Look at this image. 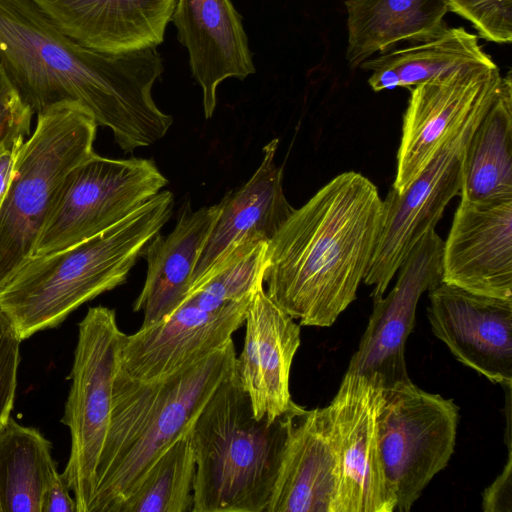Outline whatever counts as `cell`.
Here are the masks:
<instances>
[{"instance_id":"ac0fdd59","label":"cell","mask_w":512,"mask_h":512,"mask_svg":"<svg viewBox=\"0 0 512 512\" xmlns=\"http://www.w3.org/2000/svg\"><path fill=\"white\" fill-rule=\"evenodd\" d=\"M277 147L278 139L266 144L263 159L251 178L219 203V215L196 265L191 287L240 246L269 242L294 211L283 191L282 168L275 161Z\"/></svg>"},{"instance_id":"4dcf8cb0","label":"cell","mask_w":512,"mask_h":512,"mask_svg":"<svg viewBox=\"0 0 512 512\" xmlns=\"http://www.w3.org/2000/svg\"><path fill=\"white\" fill-rule=\"evenodd\" d=\"M40 512H77V504L70 496V489L58 472L45 489Z\"/></svg>"},{"instance_id":"8992f818","label":"cell","mask_w":512,"mask_h":512,"mask_svg":"<svg viewBox=\"0 0 512 512\" xmlns=\"http://www.w3.org/2000/svg\"><path fill=\"white\" fill-rule=\"evenodd\" d=\"M37 115L0 207V283L33 255L65 178L95 153L97 123L80 104L60 102Z\"/></svg>"},{"instance_id":"7402d4cb","label":"cell","mask_w":512,"mask_h":512,"mask_svg":"<svg viewBox=\"0 0 512 512\" xmlns=\"http://www.w3.org/2000/svg\"><path fill=\"white\" fill-rule=\"evenodd\" d=\"M346 59L358 67L396 43H421L447 27L446 0H347Z\"/></svg>"},{"instance_id":"9c48e42d","label":"cell","mask_w":512,"mask_h":512,"mask_svg":"<svg viewBox=\"0 0 512 512\" xmlns=\"http://www.w3.org/2000/svg\"><path fill=\"white\" fill-rule=\"evenodd\" d=\"M459 408L452 399L420 389L411 380L383 389L378 440L396 509L408 512L456 444Z\"/></svg>"},{"instance_id":"52a82bcc","label":"cell","mask_w":512,"mask_h":512,"mask_svg":"<svg viewBox=\"0 0 512 512\" xmlns=\"http://www.w3.org/2000/svg\"><path fill=\"white\" fill-rule=\"evenodd\" d=\"M125 336L116 312L104 306L90 307L78 325L72 382L61 420L71 436L68 462L61 475L74 494L77 512H89L95 494Z\"/></svg>"},{"instance_id":"7a4b0ae2","label":"cell","mask_w":512,"mask_h":512,"mask_svg":"<svg viewBox=\"0 0 512 512\" xmlns=\"http://www.w3.org/2000/svg\"><path fill=\"white\" fill-rule=\"evenodd\" d=\"M383 200L344 172L294 209L267 244V295L300 325L329 327L355 300L381 230Z\"/></svg>"},{"instance_id":"f546056e","label":"cell","mask_w":512,"mask_h":512,"mask_svg":"<svg viewBox=\"0 0 512 512\" xmlns=\"http://www.w3.org/2000/svg\"><path fill=\"white\" fill-rule=\"evenodd\" d=\"M508 456L503 471L488 486L482 499V509L485 512L512 511V452L511 441L507 442Z\"/></svg>"},{"instance_id":"3957f363","label":"cell","mask_w":512,"mask_h":512,"mask_svg":"<svg viewBox=\"0 0 512 512\" xmlns=\"http://www.w3.org/2000/svg\"><path fill=\"white\" fill-rule=\"evenodd\" d=\"M231 339L200 360L152 380H137L118 365L110 424L89 512H116L153 464L189 429L236 366Z\"/></svg>"},{"instance_id":"1f68e13d","label":"cell","mask_w":512,"mask_h":512,"mask_svg":"<svg viewBox=\"0 0 512 512\" xmlns=\"http://www.w3.org/2000/svg\"><path fill=\"white\" fill-rule=\"evenodd\" d=\"M25 140L0 148V207L7 191L15 160Z\"/></svg>"},{"instance_id":"44dd1931","label":"cell","mask_w":512,"mask_h":512,"mask_svg":"<svg viewBox=\"0 0 512 512\" xmlns=\"http://www.w3.org/2000/svg\"><path fill=\"white\" fill-rule=\"evenodd\" d=\"M219 211V203L196 211L186 205L173 231L167 236L157 233L143 248L140 255L147 262L146 279L133 304L134 312H143L140 328L162 322L187 297Z\"/></svg>"},{"instance_id":"30bf717a","label":"cell","mask_w":512,"mask_h":512,"mask_svg":"<svg viewBox=\"0 0 512 512\" xmlns=\"http://www.w3.org/2000/svg\"><path fill=\"white\" fill-rule=\"evenodd\" d=\"M489 106L474 114L442 146L402 194L391 187L383 200L381 230L363 279L373 287V301L384 296L412 248L435 227L459 193L468 142Z\"/></svg>"},{"instance_id":"4316f807","label":"cell","mask_w":512,"mask_h":512,"mask_svg":"<svg viewBox=\"0 0 512 512\" xmlns=\"http://www.w3.org/2000/svg\"><path fill=\"white\" fill-rule=\"evenodd\" d=\"M448 9L468 20L479 35L495 43L512 41V0H446Z\"/></svg>"},{"instance_id":"603a6c76","label":"cell","mask_w":512,"mask_h":512,"mask_svg":"<svg viewBox=\"0 0 512 512\" xmlns=\"http://www.w3.org/2000/svg\"><path fill=\"white\" fill-rule=\"evenodd\" d=\"M461 200L489 205L512 200V77L501 81L468 142Z\"/></svg>"},{"instance_id":"5b68a950","label":"cell","mask_w":512,"mask_h":512,"mask_svg":"<svg viewBox=\"0 0 512 512\" xmlns=\"http://www.w3.org/2000/svg\"><path fill=\"white\" fill-rule=\"evenodd\" d=\"M287 411L257 419L236 369L222 381L190 429L192 512H266L286 443Z\"/></svg>"},{"instance_id":"6da1fadb","label":"cell","mask_w":512,"mask_h":512,"mask_svg":"<svg viewBox=\"0 0 512 512\" xmlns=\"http://www.w3.org/2000/svg\"><path fill=\"white\" fill-rule=\"evenodd\" d=\"M0 63L33 113L78 103L126 152L160 140L173 122L151 95L163 72L156 47L118 54L85 47L33 0H0Z\"/></svg>"},{"instance_id":"ffe728a7","label":"cell","mask_w":512,"mask_h":512,"mask_svg":"<svg viewBox=\"0 0 512 512\" xmlns=\"http://www.w3.org/2000/svg\"><path fill=\"white\" fill-rule=\"evenodd\" d=\"M171 21L188 50L208 119L216 107L218 85L227 78L244 79L255 72L242 18L230 0H176Z\"/></svg>"},{"instance_id":"484cf974","label":"cell","mask_w":512,"mask_h":512,"mask_svg":"<svg viewBox=\"0 0 512 512\" xmlns=\"http://www.w3.org/2000/svg\"><path fill=\"white\" fill-rule=\"evenodd\" d=\"M190 429L153 462L116 512H192L195 457Z\"/></svg>"},{"instance_id":"277c9868","label":"cell","mask_w":512,"mask_h":512,"mask_svg":"<svg viewBox=\"0 0 512 512\" xmlns=\"http://www.w3.org/2000/svg\"><path fill=\"white\" fill-rule=\"evenodd\" d=\"M161 191L105 231L63 250L31 256L0 283V313L23 341L126 281L147 243L170 219Z\"/></svg>"},{"instance_id":"9a60e30c","label":"cell","mask_w":512,"mask_h":512,"mask_svg":"<svg viewBox=\"0 0 512 512\" xmlns=\"http://www.w3.org/2000/svg\"><path fill=\"white\" fill-rule=\"evenodd\" d=\"M441 281L512 299V200L489 205L460 201L443 245Z\"/></svg>"},{"instance_id":"4fadbf2b","label":"cell","mask_w":512,"mask_h":512,"mask_svg":"<svg viewBox=\"0 0 512 512\" xmlns=\"http://www.w3.org/2000/svg\"><path fill=\"white\" fill-rule=\"evenodd\" d=\"M443 245L432 228L412 248L392 290L373 301L367 327L346 372L364 375L383 389L410 380L405 344L421 295L441 282Z\"/></svg>"},{"instance_id":"e0dca14e","label":"cell","mask_w":512,"mask_h":512,"mask_svg":"<svg viewBox=\"0 0 512 512\" xmlns=\"http://www.w3.org/2000/svg\"><path fill=\"white\" fill-rule=\"evenodd\" d=\"M243 349L236 373L248 394L255 418L274 420L293 403L290 371L300 346V326L266 293L255 290L245 317Z\"/></svg>"},{"instance_id":"cb8c5ba5","label":"cell","mask_w":512,"mask_h":512,"mask_svg":"<svg viewBox=\"0 0 512 512\" xmlns=\"http://www.w3.org/2000/svg\"><path fill=\"white\" fill-rule=\"evenodd\" d=\"M494 65L478 37L464 28H446L419 44L370 58L360 67L371 71L368 84L375 92L411 87L447 75L461 67Z\"/></svg>"},{"instance_id":"7c38bea8","label":"cell","mask_w":512,"mask_h":512,"mask_svg":"<svg viewBox=\"0 0 512 512\" xmlns=\"http://www.w3.org/2000/svg\"><path fill=\"white\" fill-rule=\"evenodd\" d=\"M383 388L346 372L326 406L338 456L339 512H394L396 496L382 464L378 414Z\"/></svg>"},{"instance_id":"d4e9b609","label":"cell","mask_w":512,"mask_h":512,"mask_svg":"<svg viewBox=\"0 0 512 512\" xmlns=\"http://www.w3.org/2000/svg\"><path fill=\"white\" fill-rule=\"evenodd\" d=\"M51 451L38 429L9 418L0 431V512H40L43 493L58 473Z\"/></svg>"},{"instance_id":"ba28073f","label":"cell","mask_w":512,"mask_h":512,"mask_svg":"<svg viewBox=\"0 0 512 512\" xmlns=\"http://www.w3.org/2000/svg\"><path fill=\"white\" fill-rule=\"evenodd\" d=\"M168 183L151 159L94 153L65 178L33 255L57 252L114 226Z\"/></svg>"},{"instance_id":"f1b7e54d","label":"cell","mask_w":512,"mask_h":512,"mask_svg":"<svg viewBox=\"0 0 512 512\" xmlns=\"http://www.w3.org/2000/svg\"><path fill=\"white\" fill-rule=\"evenodd\" d=\"M21 342L11 323L0 313V431L14 406Z\"/></svg>"},{"instance_id":"5bb4252c","label":"cell","mask_w":512,"mask_h":512,"mask_svg":"<svg viewBox=\"0 0 512 512\" xmlns=\"http://www.w3.org/2000/svg\"><path fill=\"white\" fill-rule=\"evenodd\" d=\"M434 335L464 365L494 383L512 384V299L475 294L440 282L429 290Z\"/></svg>"},{"instance_id":"2e32d148","label":"cell","mask_w":512,"mask_h":512,"mask_svg":"<svg viewBox=\"0 0 512 512\" xmlns=\"http://www.w3.org/2000/svg\"><path fill=\"white\" fill-rule=\"evenodd\" d=\"M280 468L266 512H339L338 456L326 407L293 402Z\"/></svg>"},{"instance_id":"83f0119b","label":"cell","mask_w":512,"mask_h":512,"mask_svg":"<svg viewBox=\"0 0 512 512\" xmlns=\"http://www.w3.org/2000/svg\"><path fill=\"white\" fill-rule=\"evenodd\" d=\"M33 114L0 63V148L26 140Z\"/></svg>"},{"instance_id":"d6986e66","label":"cell","mask_w":512,"mask_h":512,"mask_svg":"<svg viewBox=\"0 0 512 512\" xmlns=\"http://www.w3.org/2000/svg\"><path fill=\"white\" fill-rule=\"evenodd\" d=\"M33 1L64 34L110 54L162 43L176 5V0Z\"/></svg>"},{"instance_id":"8fae6325","label":"cell","mask_w":512,"mask_h":512,"mask_svg":"<svg viewBox=\"0 0 512 512\" xmlns=\"http://www.w3.org/2000/svg\"><path fill=\"white\" fill-rule=\"evenodd\" d=\"M501 81L496 64L471 65L418 84L403 115L392 188L402 194L442 146L488 107Z\"/></svg>"}]
</instances>
